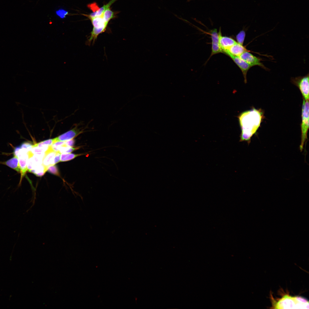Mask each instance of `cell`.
Instances as JSON below:
<instances>
[{"label": "cell", "instance_id": "15", "mask_svg": "<svg viewBox=\"0 0 309 309\" xmlns=\"http://www.w3.org/2000/svg\"><path fill=\"white\" fill-rule=\"evenodd\" d=\"M49 146L44 145L40 146L32 145L31 152L33 154L44 153L48 149Z\"/></svg>", "mask_w": 309, "mask_h": 309}, {"label": "cell", "instance_id": "24", "mask_svg": "<svg viewBox=\"0 0 309 309\" xmlns=\"http://www.w3.org/2000/svg\"><path fill=\"white\" fill-rule=\"evenodd\" d=\"M61 153L59 152H56L54 159V165L60 162L61 159Z\"/></svg>", "mask_w": 309, "mask_h": 309}, {"label": "cell", "instance_id": "1", "mask_svg": "<svg viewBox=\"0 0 309 309\" xmlns=\"http://www.w3.org/2000/svg\"><path fill=\"white\" fill-rule=\"evenodd\" d=\"M264 117L263 111L254 108L240 113L238 116L241 130L240 141L250 142L251 137L260 126Z\"/></svg>", "mask_w": 309, "mask_h": 309}, {"label": "cell", "instance_id": "20", "mask_svg": "<svg viewBox=\"0 0 309 309\" xmlns=\"http://www.w3.org/2000/svg\"><path fill=\"white\" fill-rule=\"evenodd\" d=\"M54 138L45 140L33 145L36 146H40L43 145L50 146L55 142Z\"/></svg>", "mask_w": 309, "mask_h": 309}, {"label": "cell", "instance_id": "19", "mask_svg": "<svg viewBox=\"0 0 309 309\" xmlns=\"http://www.w3.org/2000/svg\"><path fill=\"white\" fill-rule=\"evenodd\" d=\"M245 36V32L244 30L240 31L236 35V39L238 43L243 45Z\"/></svg>", "mask_w": 309, "mask_h": 309}, {"label": "cell", "instance_id": "8", "mask_svg": "<svg viewBox=\"0 0 309 309\" xmlns=\"http://www.w3.org/2000/svg\"><path fill=\"white\" fill-rule=\"evenodd\" d=\"M228 55L237 65L241 70L244 78L245 83L247 82V74L248 70L251 67L250 66L239 57L230 54Z\"/></svg>", "mask_w": 309, "mask_h": 309}, {"label": "cell", "instance_id": "18", "mask_svg": "<svg viewBox=\"0 0 309 309\" xmlns=\"http://www.w3.org/2000/svg\"><path fill=\"white\" fill-rule=\"evenodd\" d=\"M116 13L110 9V8L106 9L103 13V16L106 20L109 22L112 19L116 17Z\"/></svg>", "mask_w": 309, "mask_h": 309}, {"label": "cell", "instance_id": "5", "mask_svg": "<svg viewBox=\"0 0 309 309\" xmlns=\"http://www.w3.org/2000/svg\"><path fill=\"white\" fill-rule=\"evenodd\" d=\"M249 52L246 51L239 57L248 63L251 67L258 66L266 70H268L269 69L261 62V58L254 56Z\"/></svg>", "mask_w": 309, "mask_h": 309}, {"label": "cell", "instance_id": "22", "mask_svg": "<svg viewBox=\"0 0 309 309\" xmlns=\"http://www.w3.org/2000/svg\"><path fill=\"white\" fill-rule=\"evenodd\" d=\"M33 145L29 142H23L20 146L21 148L23 149L27 152L31 151Z\"/></svg>", "mask_w": 309, "mask_h": 309}, {"label": "cell", "instance_id": "4", "mask_svg": "<svg viewBox=\"0 0 309 309\" xmlns=\"http://www.w3.org/2000/svg\"><path fill=\"white\" fill-rule=\"evenodd\" d=\"M309 74L304 76L292 78L291 82L299 89L303 98L305 100H309Z\"/></svg>", "mask_w": 309, "mask_h": 309}, {"label": "cell", "instance_id": "9", "mask_svg": "<svg viewBox=\"0 0 309 309\" xmlns=\"http://www.w3.org/2000/svg\"><path fill=\"white\" fill-rule=\"evenodd\" d=\"M218 33L219 37V45L223 53H224L228 50L231 46L237 42L231 38L222 36L220 28Z\"/></svg>", "mask_w": 309, "mask_h": 309}, {"label": "cell", "instance_id": "10", "mask_svg": "<svg viewBox=\"0 0 309 309\" xmlns=\"http://www.w3.org/2000/svg\"><path fill=\"white\" fill-rule=\"evenodd\" d=\"M82 132L80 129L74 128L54 138L56 142L68 141L74 139Z\"/></svg>", "mask_w": 309, "mask_h": 309}, {"label": "cell", "instance_id": "17", "mask_svg": "<svg viewBox=\"0 0 309 309\" xmlns=\"http://www.w3.org/2000/svg\"><path fill=\"white\" fill-rule=\"evenodd\" d=\"M46 171L44 166L42 164L29 172L33 173L37 176L41 177L44 175Z\"/></svg>", "mask_w": 309, "mask_h": 309}, {"label": "cell", "instance_id": "25", "mask_svg": "<svg viewBox=\"0 0 309 309\" xmlns=\"http://www.w3.org/2000/svg\"><path fill=\"white\" fill-rule=\"evenodd\" d=\"M75 140L74 139L66 141V144L69 146L72 147L74 144Z\"/></svg>", "mask_w": 309, "mask_h": 309}, {"label": "cell", "instance_id": "7", "mask_svg": "<svg viewBox=\"0 0 309 309\" xmlns=\"http://www.w3.org/2000/svg\"><path fill=\"white\" fill-rule=\"evenodd\" d=\"M210 33L212 40V51L210 57L215 54L223 52L220 46L219 35L217 29L211 30Z\"/></svg>", "mask_w": 309, "mask_h": 309}, {"label": "cell", "instance_id": "2", "mask_svg": "<svg viewBox=\"0 0 309 309\" xmlns=\"http://www.w3.org/2000/svg\"><path fill=\"white\" fill-rule=\"evenodd\" d=\"M273 307L277 309H308L309 302L300 296L285 294L277 300L272 299Z\"/></svg>", "mask_w": 309, "mask_h": 309}, {"label": "cell", "instance_id": "26", "mask_svg": "<svg viewBox=\"0 0 309 309\" xmlns=\"http://www.w3.org/2000/svg\"><path fill=\"white\" fill-rule=\"evenodd\" d=\"M21 148L20 146L16 147L15 148L13 151V154L14 156L17 157L19 152Z\"/></svg>", "mask_w": 309, "mask_h": 309}, {"label": "cell", "instance_id": "16", "mask_svg": "<svg viewBox=\"0 0 309 309\" xmlns=\"http://www.w3.org/2000/svg\"><path fill=\"white\" fill-rule=\"evenodd\" d=\"M85 154H74L72 153H62L61 155L60 162L66 161L74 159L75 158Z\"/></svg>", "mask_w": 309, "mask_h": 309}, {"label": "cell", "instance_id": "13", "mask_svg": "<svg viewBox=\"0 0 309 309\" xmlns=\"http://www.w3.org/2000/svg\"><path fill=\"white\" fill-rule=\"evenodd\" d=\"M118 0H110L108 3L104 5L103 6L100 8L99 7L93 11L92 12L89 14H83V15L89 19L96 17L100 16L107 9L110 7L111 5L115 1Z\"/></svg>", "mask_w": 309, "mask_h": 309}, {"label": "cell", "instance_id": "23", "mask_svg": "<svg viewBox=\"0 0 309 309\" xmlns=\"http://www.w3.org/2000/svg\"><path fill=\"white\" fill-rule=\"evenodd\" d=\"M56 13L58 16L61 18H64L68 14L67 11L62 9H60L57 10Z\"/></svg>", "mask_w": 309, "mask_h": 309}, {"label": "cell", "instance_id": "6", "mask_svg": "<svg viewBox=\"0 0 309 309\" xmlns=\"http://www.w3.org/2000/svg\"><path fill=\"white\" fill-rule=\"evenodd\" d=\"M19 163V165L21 173V178L19 184H20L22 180L25 176L27 171V164L29 158L28 152L21 148L17 157Z\"/></svg>", "mask_w": 309, "mask_h": 309}, {"label": "cell", "instance_id": "14", "mask_svg": "<svg viewBox=\"0 0 309 309\" xmlns=\"http://www.w3.org/2000/svg\"><path fill=\"white\" fill-rule=\"evenodd\" d=\"M5 164L17 172H20L19 161L17 157L14 156L13 158L5 162Z\"/></svg>", "mask_w": 309, "mask_h": 309}, {"label": "cell", "instance_id": "3", "mask_svg": "<svg viewBox=\"0 0 309 309\" xmlns=\"http://www.w3.org/2000/svg\"><path fill=\"white\" fill-rule=\"evenodd\" d=\"M309 100L303 99L302 110V123L301 125V142L300 145L301 151L303 150L305 142L307 139V134L309 127Z\"/></svg>", "mask_w": 309, "mask_h": 309}, {"label": "cell", "instance_id": "11", "mask_svg": "<svg viewBox=\"0 0 309 309\" xmlns=\"http://www.w3.org/2000/svg\"><path fill=\"white\" fill-rule=\"evenodd\" d=\"M56 152L53 151L51 147H49L48 149L45 152L43 159L42 165L46 171L48 167L54 165V159Z\"/></svg>", "mask_w": 309, "mask_h": 309}, {"label": "cell", "instance_id": "12", "mask_svg": "<svg viewBox=\"0 0 309 309\" xmlns=\"http://www.w3.org/2000/svg\"><path fill=\"white\" fill-rule=\"evenodd\" d=\"M246 51L250 52V51L248 50L245 47L237 42L224 53L227 55L230 54L239 57Z\"/></svg>", "mask_w": 309, "mask_h": 309}, {"label": "cell", "instance_id": "21", "mask_svg": "<svg viewBox=\"0 0 309 309\" xmlns=\"http://www.w3.org/2000/svg\"><path fill=\"white\" fill-rule=\"evenodd\" d=\"M47 171L54 175L60 176V173L57 167L55 165L50 166L47 168Z\"/></svg>", "mask_w": 309, "mask_h": 309}]
</instances>
